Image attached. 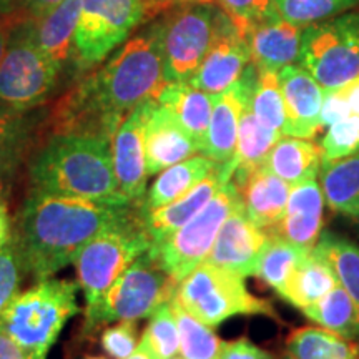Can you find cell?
Returning <instances> with one entry per match:
<instances>
[{
  "mask_svg": "<svg viewBox=\"0 0 359 359\" xmlns=\"http://www.w3.org/2000/svg\"><path fill=\"white\" fill-rule=\"evenodd\" d=\"M163 74L160 25L138 35L88 77L69 90L52 111L53 133L114 140L116 130L140 103L158 97Z\"/></svg>",
  "mask_w": 359,
  "mask_h": 359,
  "instance_id": "cell-1",
  "label": "cell"
},
{
  "mask_svg": "<svg viewBox=\"0 0 359 359\" xmlns=\"http://www.w3.org/2000/svg\"><path fill=\"white\" fill-rule=\"evenodd\" d=\"M142 203H102L30 191L17 218L15 238L25 269L45 280L75 263L85 246Z\"/></svg>",
  "mask_w": 359,
  "mask_h": 359,
  "instance_id": "cell-2",
  "label": "cell"
},
{
  "mask_svg": "<svg viewBox=\"0 0 359 359\" xmlns=\"http://www.w3.org/2000/svg\"><path fill=\"white\" fill-rule=\"evenodd\" d=\"M34 193L102 203H133L120 193L111 140L88 135H52L30 161Z\"/></svg>",
  "mask_w": 359,
  "mask_h": 359,
  "instance_id": "cell-3",
  "label": "cell"
},
{
  "mask_svg": "<svg viewBox=\"0 0 359 359\" xmlns=\"http://www.w3.org/2000/svg\"><path fill=\"white\" fill-rule=\"evenodd\" d=\"M77 283L40 280L0 316V326L32 359H45L70 318L79 313Z\"/></svg>",
  "mask_w": 359,
  "mask_h": 359,
  "instance_id": "cell-4",
  "label": "cell"
},
{
  "mask_svg": "<svg viewBox=\"0 0 359 359\" xmlns=\"http://www.w3.org/2000/svg\"><path fill=\"white\" fill-rule=\"evenodd\" d=\"M142 205L122 222L93 238L75 259L79 286L87 304L85 321L92 320L103 296L125 269L150 250L151 240L145 228Z\"/></svg>",
  "mask_w": 359,
  "mask_h": 359,
  "instance_id": "cell-5",
  "label": "cell"
},
{
  "mask_svg": "<svg viewBox=\"0 0 359 359\" xmlns=\"http://www.w3.org/2000/svg\"><path fill=\"white\" fill-rule=\"evenodd\" d=\"M175 296L188 313L210 327H217L233 316L280 320L271 303L250 293L245 278L206 262L180 283Z\"/></svg>",
  "mask_w": 359,
  "mask_h": 359,
  "instance_id": "cell-6",
  "label": "cell"
},
{
  "mask_svg": "<svg viewBox=\"0 0 359 359\" xmlns=\"http://www.w3.org/2000/svg\"><path fill=\"white\" fill-rule=\"evenodd\" d=\"M241 203V193L230 178L190 222L160 243L150 246V253L163 271L180 285L193 269L205 262L224 219Z\"/></svg>",
  "mask_w": 359,
  "mask_h": 359,
  "instance_id": "cell-7",
  "label": "cell"
},
{
  "mask_svg": "<svg viewBox=\"0 0 359 359\" xmlns=\"http://www.w3.org/2000/svg\"><path fill=\"white\" fill-rule=\"evenodd\" d=\"M298 65L325 90L359 77V12H346L303 29Z\"/></svg>",
  "mask_w": 359,
  "mask_h": 359,
  "instance_id": "cell-8",
  "label": "cell"
},
{
  "mask_svg": "<svg viewBox=\"0 0 359 359\" xmlns=\"http://www.w3.org/2000/svg\"><path fill=\"white\" fill-rule=\"evenodd\" d=\"M177 290L178 283L163 271L148 250L135 259L107 291L92 320L85 321V331L92 333L103 323L138 321L151 316L160 304L170 302L177 294Z\"/></svg>",
  "mask_w": 359,
  "mask_h": 359,
  "instance_id": "cell-9",
  "label": "cell"
},
{
  "mask_svg": "<svg viewBox=\"0 0 359 359\" xmlns=\"http://www.w3.org/2000/svg\"><path fill=\"white\" fill-rule=\"evenodd\" d=\"M222 11L210 4L180 6L160 24L163 74L167 82H190L217 37Z\"/></svg>",
  "mask_w": 359,
  "mask_h": 359,
  "instance_id": "cell-10",
  "label": "cell"
},
{
  "mask_svg": "<svg viewBox=\"0 0 359 359\" xmlns=\"http://www.w3.org/2000/svg\"><path fill=\"white\" fill-rule=\"evenodd\" d=\"M148 20L140 0H82L74 47L82 67L102 62L128 34Z\"/></svg>",
  "mask_w": 359,
  "mask_h": 359,
  "instance_id": "cell-11",
  "label": "cell"
},
{
  "mask_svg": "<svg viewBox=\"0 0 359 359\" xmlns=\"http://www.w3.org/2000/svg\"><path fill=\"white\" fill-rule=\"evenodd\" d=\"M58 67L32 40L15 42L0 64V103L7 111H24L39 105L55 87Z\"/></svg>",
  "mask_w": 359,
  "mask_h": 359,
  "instance_id": "cell-12",
  "label": "cell"
},
{
  "mask_svg": "<svg viewBox=\"0 0 359 359\" xmlns=\"http://www.w3.org/2000/svg\"><path fill=\"white\" fill-rule=\"evenodd\" d=\"M269 233L248 218L245 205H238L224 219L205 262L241 278L257 276Z\"/></svg>",
  "mask_w": 359,
  "mask_h": 359,
  "instance_id": "cell-13",
  "label": "cell"
},
{
  "mask_svg": "<svg viewBox=\"0 0 359 359\" xmlns=\"http://www.w3.org/2000/svg\"><path fill=\"white\" fill-rule=\"evenodd\" d=\"M250 64L248 43L233 22L222 13L217 37L188 83L210 95H218L235 85Z\"/></svg>",
  "mask_w": 359,
  "mask_h": 359,
  "instance_id": "cell-14",
  "label": "cell"
},
{
  "mask_svg": "<svg viewBox=\"0 0 359 359\" xmlns=\"http://www.w3.org/2000/svg\"><path fill=\"white\" fill-rule=\"evenodd\" d=\"M257 67L250 64L235 85L213 98V110L201 145V154L212 158L215 163L226 165L235 156L240 118L246 102L253 93Z\"/></svg>",
  "mask_w": 359,
  "mask_h": 359,
  "instance_id": "cell-15",
  "label": "cell"
},
{
  "mask_svg": "<svg viewBox=\"0 0 359 359\" xmlns=\"http://www.w3.org/2000/svg\"><path fill=\"white\" fill-rule=\"evenodd\" d=\"M151 100L135 107L125 116L111 140V155H114V170L118 190L133 203H143L145 200L148 172L143 130H145V120Z\"/></svg>",
  "mask_w": 359,
  "mask_h": 359,
  "instance_id": "cell-16",
  "label": "cell"
},
{
  "mask_svg": "<svg viewBox=\"0 0 359 359\" xmlns=\"http://www.w3.org/2000/svg\"><path fill=\"white\" fill-rule=\"evenodd\" d=\"M286 107L285 137L313 140L321 132V107L326 90L302 65H286L278 72Z\"/></svg>",
  "mask_w": 359,
  "mask_h": 359,
  "instance_id": "cell-17",
  "label": "cell"
},
{
  "mask_svg": "<svg viewBox=\"0 0 359 359\" xmlns=\"http://www.w3.org/2000/svg\"><path fill=\"white\" fill-rule=\"evenodd\" d=\"M148 177L156 175L175 163L190 158L200 151L198 145L175 115L156 100H151L143 130Z\"/></svg>",
  "mask_w": 359,
  "mask_h": 359,
  "instance_id": "cell-18",
  "label": "cell"
},
{
  "mask_svg": "<svg viewBox=\"0 0 359 359\" xmlns=\"http://www.w3.org/2000/svg\"><path fill=\"white\" fill-rule=\"evenodd\" d=\"M233 172L235 170H233L231 163L219 165L212 173L206 175L200 183H196L190 191L180 196L178 200L151 210V212H143V219H145V228L150 235L151 246L160 243L161 240L172 235L175 230L190 222L213 198L215 193L233 177Z\"/></svg>",
  "mask_w": 359,
  "mask_h": 359,
  "instance_id": "cell-19",
  "label": "cell"
},
{
  "mask_svg": "<svg viewBox=\"0 0 359 359\" xmlns=\"http://www.w3.org/2000/svg\"><path fill=\"white\" fill-rule=\"evenodd\" d=\"M325 195L316 178L298 183L290 190L285 217L271 233L304 250H313L325 228Z\"/></svg>",
  "mask_w": 359,
  "mask_h": 359,
  "instance_id": "cell-20",
  "label": "cell"
},
{
  "mask_svg": "<svg viewBox=\"0 0 359 359\" xmlns=\"http://www.w3.org/2000/svg\"><path fill=\"white\" fill-rule=\"evenodd\" d=\"M303 29L276 15L253 25L245 34L251 52V64L257 69L280 72L283 67L298 64Z\"/></svg>",
  "mask_w": 359,
  "mask_h": 359,
  "instance_id": "cell-21",
  "label": "cell"
},
{
  "mask_svg": "<svg viewBox=\"0 0 359 359\" xmlns=\"http://www.w3.org/2000/svg\"><path fill=\"white\" fill-rule=\"evenodd\" d=\"M243 198L245 212L257 226L271 233L285 217L290 185L262 165L236 187Z\"/></svg>",
  "mask_w": 359,
  "mask_h": 359,
  "instance_id": "cell-22",
  "label": "cell"
},
{
  "mask_svg": "<svg viewBox=\"0 0 359 359\" xmlns=\"http://www.w3.org/2000/svg\"><path fill=\"white\" fill-rule=\"evenodd\" d=\"M213 98L215 95H210L188 82H167L160 90L156 102L172 111L201 151L212 116Z\"/></svg>",
  "mask_w": 359,
  "mask_h": 359,
  "instance_id": "cell-23",
  "label": "cell"
},
{
  "mask_svg": "<svg viewBox=\"0 0 359 359\" xmlns=\"http://www.w3.org/2000/svg\"><path fill=\"white\" fill-rule=\"evenodd\" d=\"M82 0H64L43 17L34 20L29 39L58 67L70 57Z\"/></svg>",
  "mask_w": 359,
  "mask_h": 359,
  "instance_id": "cell-24",
  "label": "cell"
},
{
  "mask_svg": "<svg viewBox=\"0 0 359 359\" xmlns=\"http://www.w3.org/2000/svg\"><path fill=\"white\" fill-rule=\"evenodd\" d=\"M323 163L321 147L313 140L296 137H281L271 148L264 167L294 187L306 180L316 178Z\"/></svg>",
  "mask_w": 359,
  "mask_h": 359,
  "instance_id": "cell-25",
  "label": "cell"
},
{
  "mask_svg": "<svg viewBox=\"0 0 359 359\" xmlns=\"http://www.w3.org/2000/svg\"><path fill=\"white\" fill-rule=\"evenodd\" d=\"M250 102L251 98L246 102L243 114H241L235 156L230 161L233 170H235L231 180L236 187H240L255 168L262 167L271 148L283 137V135L271 132L258 122L253 110H251Z\"/></svg>",
  "mask_w": 359,
  "mask_h": 359,
  "instance_id": "cell-26",
  "label": "cell"
},
{
  "mask_svg": "<svg viewBox=\"0 0 359 359\" xmlns=\"http://www.w3.org/2000/svg\"><path fill=\"white\" fill-rule=\"evenodd\" d=\"M338 285L333 268L313 248L296 266L280 296L299 311H304Z\"/></svg>",
  "mask_w": 359,
  "mask_h": 359,
  "instance_id": "cell-27",
  "label": "cell"
},
{
  "mask_svg": "<svg viewBox=\"0 0 359 359\" xmlns=\"http://www.w3.org/2000/svg\"><path fill=\"white\" fill-rule=\"evenodd\" d=\"M217 167L219 165L208 156L196 155L160 172L143 200V212H151L178 200Z\"/></svg>",
  "mask_w": 359,
  "mask_h": 359,
  "instance_id": "cell-28",
  "label": "cell"
},
{
  "mask_svg": "<svg viewBox=\"0 0 359 359\" xmlns=\"http://www.w3.org/2000/svg\"><path fill=\"white\" fill-rule=\"evenodd\" d=\"M320 173L326 205L353 219L359 212V150L344 158L323 161Z\"/></svg>",
  "mask_w": 359,
  "mask_h": 359,
  "instance_id": "cell-29",
  "label": "cell"
},
{
  "mask_svg": "<svg viewBox=\"0 0 359 359\" xmlns=\"http://www.w3.org/2000/svg\"><path fill=\"white\" fill-rule=\"evenodd\" d=\"M286 356L290 359H359V344L321 326H303L288 336Z\"/></svg>",
  "mask_w": 359,
  "mask_h": 359,
  "instance_id": "cell-30",
  "label": "cell"
},
{
  "mask_svg": "<svg viewBox=\"0 0 359 359\" xmlns=\"http://www.w3.org/2000/svg\"><path fill=\"white\" fill-rule=\"evenodd\" d=\"M303 314L318 326L343 338L351 341L359 338V304L341 285L304 309Z\"/></svg>",
  "mask_w": 359,
  "mask_h": 359,
  "instance_id": "cell-31",
  "label": "cell"
},
{
  "mask_svg": "<svg viewBox=\"0 0 359 359\" xmlns=\"http://www.w3.org/2000/svg\"><path fill=\"white\" fill-rule=\"evenodd\" d=\"M309 251L311 250H304L302 246L291 243L286 238L269 233V240L259 259L257 276L262 278L278 294H281L296 266L302 263Z\"/></svg>",
  "mask_w": 359,
  "mask_h": 359,
  "instance_id": "cell-32",
  "label": "cell"
},
{
  "mask_svg": "<svg viewBox=\"0 0 359 359\" xmlns=\"http://www.w3.org/2000/svg\"><path fill=\"white\" fill-rule=\"evenodd\" d=\"M314 250L330 263L339 285L359 304V245L344 236L323 231Z\"/></svg>",
  "mask_w": 359,
  "mask_h": 359,
  "instance_id": "cell-33",
  "label": "cell"
},
{
  "mask_svg": "<svg viewBox=\"0 0 359 359\" xmlns=\"http://www.w3.org/2000/svg\"><path fill=\"white\" fill-rule=\"evenodd\" d=\"M250 103L259 123L271 132L283 135L286 125V107L278 72L257 69V80Z\"/></svg>",
  "mask_w": 359,
  "mask_h": 359,
  "instance_id": "cell-34",
  "label": "cell"
},
{
  "mask_svg": "<svg viewBox=\"0 0 359 359\" xmlns=\"http://www.w3.org/2000/svg\"><path fill=\"white\" fill-rule=\"evenodd\" d=\"M172 308L177 318L180 333V353L183 359H218L222 343L212 327L196 320L178 303L177 296L172 298Z\"/></svg>",
  "mask_w": 359,
  "mask_h": 359,
  "instance_id": "cell-35",
  "label": "cell"
},
{
  "mask_svg": "<svg viewBox=\"0 0 359 359\" xmlns=\"http://www.w3.org/2000/svg\"><path fill=\"white\" fill-rule=\"evenodd\" d=\"M29 138V122L19 111L0 114V193L24 160Z\"/></svg>",
  "mask_w": 359,
  "mask_h": 359,
  "instance_id": "cell-36",
  "label": "cell"
},
{
  "mask_svg": "<svg viewBox=\"0 0 359 359\" xmlns=\"http://www.w3.org/2000/svg\"><path fill=\"white\" fill-rule=\"evenodd\" d=\"M359 6V0H275L276 13L299 27L333 19Z\"/></svg>",
  "mask_w": 359,
  "mask_h": 359,
  "instance_id": "cell-37",
  "label": "cell"
},
{
  "mask_svg": "<svg viewBox=\"0 0 359 359\" xmlns=\"http://www.w3.org/2000/svg\"><path fill=\"white\" fill-rule=\"evenodd\" d=\"M142 341L150 349L151 356L155 359H168L177 356L180 351V333L177 318H175L172 299L160 304L151 313L150 323H148Z\"/></svg>",
  "mask_w": 359,
  "mask_h": 359,
  "instance_id": "cell-38",
  "label": "cell"
},
{
  "mask_svg": "<svg viewBox=\"0 0 359 359\" xmlns=\"http://www.w3.org/2000/svg\"><path fill=\"white\" fill-rule=\"evenodd\" d=\"M323 161L339 160L356 154L359 150V115H348L346 118L330 125L321 140Z\"/></svg>",
  "mask_w": 359,
  "mask_h": 359,
  "instance_id": "cell-39",
  "label": "cell"
},
{
  "mask_svg": "<svg viewBox=\"0 0 359 359\" xmlns=\"http://www.w3.org/2000/svg\"><path fill=\"white\" fill-rule=\"evenodd\" d=\"M27 271L15 238L0 248V316L17 296L20 294V285Z\"/></svg>",
  "mask_w": 359,
  "mask_h": 359,
  "instance_id": "cell-40",
  "label": "cell"
},
{
  "mask_svg": "<svg viewBox=\"0 0 359 359\" xmlns=\"http://www.w3.org/2000/svg\"><path fill=\"white\" fill-rule=\"evenodd\" d=\"M215 4L243 37L253 25L276 15L275 0H215Z\"/></svg>",
  "mask_w": 359,
  "mask_h": 359,
  "instance_id": "cell-41",
  "label": "cell"
},
{
  "mask_svg": "<svg viewBox=\"0 0 359 359\" xmlns=\"http://www.w3.org/2000/svg\"><path fill=\"white\" fill-rule=\"evenodd\" d=\"M102 348L114 359H127L137 349V321H120L102 334Z\"/></svg>",
  "mask_w": 359,
  "mask_h": 359,
  "instance_id": "cell-42",
  "label": "cell"
},
{
  "mask_svg": "<svg viewBox=\"0 0 359 359\" xmlns=\"http://www.w3.org/2000/svg\"><path fill=\"white\" fill-rule=\"evenodd\" d=\"M348 115H351V110H349L348 100L344 97L343 90H326L325 100H323L321 107V115L320 122L323 128H327L330 125H333L339 120L346 118Z\"/></svg>",
  "mask_w": 359,
  "mask_h": 359,
  "instance_id": "cell-43",
  "label": "cell"
},
{
  "mask_svg": "<svg viewBox=\"0 0 359 359\" xmlns=\"http://www.w3.org/2000/svg\"><path fill=\"white\" fill-rule=\"evenodd\" d=\"M218 359H273V356L251 341L241 338L222 343Z\"/></svg>",
  "mask_w": 359,
  "mask_h": 359,
  "instance_id": "cell-44",
  "label": "cell"
},
{
  "mask_svg": "<svg viewBox=\"0 0 359 359\" xmlns=\"http://www.w3.org/2000/svg\"><path fill=\"white\" fill-rule=\"evenodd\" d=\"M27 19H29V15H27L24 8L22 11H8L0 13V64H2L4 55L7 52V45L8 40H11L12 30L27 22Z\"/></svg>",
  "mask_w": 359,
  "mask_h": 359,
  "instance_id": "cell-45",
  "label": "cell"
},
{
  "mask_svg": "<svg viewBox=\"0 0 359 359\" xmlns=\"http://www.w3.org/2000/svg\"><path fill=\"white\" fill-rule=\"evenodd\" d=\"M0 359H32L0 326Z\"/></svg>",
  "mask_w": 359,
  "mask_h": 359,
  "instance_id": "cell-46",
  "label": "cell"
},
{
  "mask_svg": "<svg viewBox=\"0 0 359 359\" xmlns=\"http://www.w3.org/2000/svg\"><path fill=\"white\" fill-rule=\"evenodd\" d=\"M62 2H64V0H22L24 11L27 12V15H29V19L32 20H37L40 17H43L45 13H48L52 8L60 6Z\"/></svg>",
  "mask_w": 359,
  "mask_h": 359,
  "instance_id": "cell-47",
  "label": "cell"
},
{
  "mask_svg": "<svg viewBox=\"0 0 359 359\" xmlns=\"http://www.w3.org/2000/svg\"><path fill=\"white\" fill-rule=\"evenodd\" d=\"M12 238V228H11V215H8V208L6 200L0 196V248L6 246Z\"/></svg>",
  "mask_w": 359,
  "mask_h": 359,
  "instance_id": "cell-48",
  "label": "cell"
},
{
  "mask_svg": "<svg viewBox=\"0 0 359 359\" xmlns=\"http://www.w3.org/2000/svg\"><path fill=\"white\" fill-rule=\"evenodd\" d=\"M341 90H343L344 97H346L351 114L359 115V77L354 79L348 85H344V87H341Z\"/></svg>",
  "mask_w": 359,
  "mask_h": 359,
  "instance_id": "cell-49",
  "label": "cell"
},
{
  "mask_svg": "<svg viewBox=\"0 0 359 359\" xmlns=\"http://www.w3.org/2000/svg\"><path fill=\"white\" fill-rule=\"evenodd\" d=\"M140 2L145 7L147 19H151V17L158 15V13L172 11L175 7L173 0H140Z\"/></svg>",
  "mask_w": 359,
  "mask_h": 359,
  "instance_id": "cell-50",
  "label": "cell"
},
{
  "mask_svg": "<svg viewBox=\"0 0 359 359\" xmlns=\"http://www.w3.org/2000/svg\"><path fill=\"white\" fill-rule=\"evenodd\" d=\"M127 359H155V358L151 356L150 349H148L147 344L143 343V341L140 339V343H138L137 349H135V351H133L132 354H130V356H128Z\"/></svg>",
  "mask_w": 359,
  "mask_h": 359,
  "instance_id": "cell-51",
  "label": "cell"
},
{
  "mask_svg": "<svg viewBox=\"0 0 359 359\" xmlns=\"http://www.w3.org/2000/svg\"><path fill=\"white\" fill-rule=\"evenodd\" d=\"M175 7L190 6V4H215V0H173Z\"/></svg>",
  "mask_w": 359,
  "mask_h": 359,
  "instance_id": "cell-52",
  "label": "cell"
},
{
  "mask_svg": "<svg viewBox=\"0 0 359 359\" xmlns=\"http://www.w3.org/2000/svg\"><path fill=\"white\" fill-rule=\"evenodd\" d=\"M8 12V0H0V13Z\"/></svg>",
  "mask_w": 359,
  "mask_h": 359,
  "instance_id": "cell-53",
  "label": "cell"
},
{
  "mask_svg": "<svg viewBox=\"0 0 359 359\" xmlns=\"http://www.w3.org/2000/svg\"><path fill=\"white\" fill-rule=\"evenodd\" d=\"M353 222H354V223H356V228H358V233H359V212H358V215H356V217H354V218H353Z\"/></svg>",
  "mask_w": 359,
  "mask_h": 359,
  "instance_id": "cell-54",
  "label": "cell"
},
{
  "mask_svg": "<svg viewBox=\"0 0 359 359\" xmlns=\"http://www.w3.org/2000/svg\"><path fill=\"white\" fill-rule=\"evenodd\" d=\"M85 359H105V358H102V356H90V358H85Z\"/></svg>",
  "mask_w": 359,
  "mask_h": 359,
  "instance_id": "cell-55",
  "label": "cell"
},
{
  "mask_svg": "<svg viewBox=\"0 0 359 359\" xmlns=\"http://www.w3.org/2000/svg\"><path fill=\"white\" fill-rule=\"evenodd\" d=\"M168 359H183V358H177V356H173V358H168Z\"/></svg>",
  "mask_w": 359,
  "mask_h": 359,
  "instance_id": "cell-56",
  "label": "cell"
},
{
  "mask_svg": "<svg viewBox=\"0 0 359 359\" xmlns=\"http://www.w3.org/2000/svg\"><path fill=\"white\" fill-rule=\"evenodd\" d=\"M283 359H290V358H288V356H286V358H283Z\"/></svg>",
  "mask_w": 359,
  "mask_h": 359,
  "instance_id": "cell-57",
  "label": "cell"
},
{
  "mask_svg": "<svg viewBox=\"0 0 359 359\" xmlns=\"http://www.w3.org/2000/svg\"><path fill=\"white\" fill-rule=\"evenodd\" d=\"M358 344H359V343H358Z\"/></svg>",
  "mask_w": 359,
  "mask_h": 359,
  "instance_id": "cell-58",
  "label": "cell"
}]
</instances>
